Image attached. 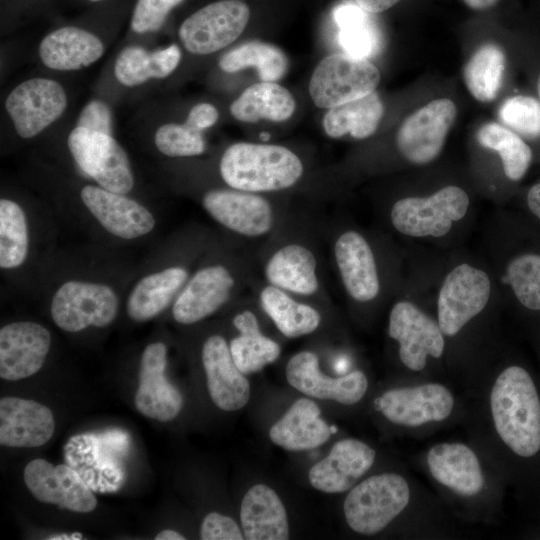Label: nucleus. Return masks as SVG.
I'll list each match as a JSON object with an SVG mask.
<instances>
[{"instance_id": "1", "label": "nucleus", "mask_w": 540, "mask_h": 540, "mask_svg": "<svg viewBox=\"0 0 540 540\" xmlns=\"http://www.w3.org/2000/svg\"><path fill=\"white\" fill-rule=\"evenodd\" d=\"M494 427L515 458L538 469L540 460V388L523 366L506 367L490 393Z\"/></svg>"}, {"instance_id": "2", "label": "nucleus", "mask_w": 540, "mask_h": 540, "mask_svg": "<svg viewBox=\"0 0 540 540\" xmlns=\"http://www.w3.org/2000/svg\"><path fill=\"white\" fill-rule=\"evenodd\" d=\"M219 171L229 187L262 193L292 187L302 177L304 166L299 156L285 146L240 141L225 149Z\"/></svg>"}, {"instance_id": "3", "label": "nucleus", "mask_w": 540, "mask_h": 540, "mask_svg": "<svg viewBox=\"0 0 540 540\" xmlns=\"http://www.w3.org/2000/svg\"><path fill=\"white\" fill-rule=\"evenodd\" d=\"M254 9L247 0H217L191 13L178 37L186 51L206 56L234 43L247 29Z\"/></svg>"}, {"instance_id": "4", "label": "nucleus", "mask_w": 540, "mask_h": 540, "mask_svg": "<svg viewBox=\"0 0 540 540\" xmlns=\"http://www.w3.org/2000/svg\"><path fill=\"white\" fill-rule=\"evenodd\" d=\"M409 499V485L401 475L370 476L347 495L343 505L346 522L359 534H376L406 508Z\"/></svg>"}, {"instance_id": "5", "label": "nucleus", "mask_w": 540, "mask_h": 540, "mask_svg": "<svg viewBox=\"0 0 540 540\" xmlns=\"http://www.w3.org/2000/svg\"><path fill=\"white\" fill-rule=\"evenodd\" d=\"M380 79L378 68L368 59L336 52L316 64L308 93L317 108L327 110L374 92Z\"/></svg>"}, {"instance_id": "6", "label": "nucleus", "mask_w": 540, "mask_h": 540, "mask_svg": "<svg viewBox=\"0 0 540 540\" xmlns=\"http://www.w3.org/2000/svg\"><path fill=\"white\" fill-rule=\"evenodd\" d=\"M470 204L468 194L449 185L428 197H406L394 203L390 218L394 228L410 237H442L461 220Z\"/></svg>"}, {"instance_id": "7", "label": "nucleus", "mask_w": 540, "mask_h": 540, "mask_svg": "<svg viewBox=\"0 0 540 540\" xmlns=\"http://www.w3.org/2000/svg\"><path fill=\"white\" fill-rule=\"evenodd\" d=\"M79 168L100 187L126 194L134 186L127 153L112 135L76 126L67 139Z\"/></svg>"}, {"instance_id": "8", "label": "nucleus", "mask_w": 540, "mask_h": 540, "mask_svg": "<svg viewBox=\"0 0 540 540\" xmlns=\"http://www.w3.org/2000/svg\"><path fill=\"white\" fill-rule=\"evenodd\" d=\"M117 311L118 299L109 286L83 281L62 284L51 302L55 324L68 332L107 326L115 319Z\"/></svg>"}, {"instance_id": "9", "label": "nucleus", "mask_w": 540, "mask_h": 540, "mask_svg": "<svg viewBox=\"0 0 540 540\" xmlns=\"http://www.w3.org/2000/svg\"><path fill=\"white\" fill-rule=\"evenodd\" d=\"M491 292L489 276L467 263L445 277L437 300L438 325L445 336L456 335L486 307Z\"/></svg>"}, {"instance_id": "10", "label": "nucleus", "mask_w": 540, "mask_h": 540, "mask_svg": "<svg viewBox=\"0 0 540 540\" xmlns=\"http://www.w3.org/2000/svg\"><path fill=\"white\" fill-rule=\"evenodd\" d=\"M68 98L63 86L49 78L36 77L14 87L5 100L16 133L32 138L57 121L65 112Z\"/></svg>"}, {"instance_id": "11", "label": "nucleus", "mask_w": 540, "mask_h": 540, "mask_svg": "<svg viewBox=\"0 0 540 540\" xmlns=\"http://www.w3.org/2000/svg\"><path fill=\"white\" fill-rule=\"evenodd\" d=\"M457 115L453 101L435 99L411 115L399 127L396 146L413 164H427L441 153L446 137Z\"/></svg>"}, {"instance_id": "12", "label": "nucleus", "mask_w": 540, "mask_h": 540, "mask_svg": "<svg viewBox=\"0 0 540 540\" xmlns=\"http://www.w3.org/2000/svg\"><path fill=\"white\" fill-rule=\"evenodd\" d=\"M388 333L399 343L401 362L412 371L423 370L428 356L440 358L444 352L439 325L411 302L400 301L392 307Z\"/></svg>"}, {"instance_id": "13", "label": "nucleus", "mask_w": 540, "mask_h": 540, "mask_svg": "<svg viewBox=\"0 0 540 540\" xmlns=\"http://www.w3.org/2000/svg\"><path fill=\"white\" fill-rule=\"evenodd\" d=\"M375 409L390 422L418 427L447 419L454 408V397L439 383H426L386 391L376 398Z\"/></svg>"}, {"instance_id": "14", "label": "nucleus", "mask_w": 540, "mask_h": 540, "mask_svg": "<svg viewBox=\"0 0 540 540\" xmlns=\"http://www.w3.org/2000/svg\"><path fill=\"white\" fill-rule=\"evenodd\" d=\"M24 482L43 503L78 513L91 512L97 505L96 497L80 475L64 464L54 466L44 459H34L25 466Z\"/></svg>"}, {"instance_id": "15", "label": "nucleus", "mask_w": 540, "mask_h": 540, "mask_svg": "<svg viewBox=\"0 0 540 540\" xmlns=\"http://www.w3.org/2000/svg\"><path fill=\"white\" fill-rule=\"evenodd\" d=\"M288 383L303 394L344 405L359 402L368 388L366 375L355 370L341 377L323 374L315 353L302 351L290 358L286 365Z\"/></svg>"}, {"instance_id": "16", "label": "nucleus", "mask_w": 540, "mask_h": 540, "mask_svg": "<svg viewBox=\"0 0 540 540\" xmlns=\"http://www.w3.org/2000/svg\"><path fill=\"white\" fill-rule=\"evenodd\" d=\"M202 205L218 223L244 236H261L272 228V207L257 193L233 188L210 190Z\"/></svg>"}, {"instance_id": "17", "label": "nucleus", "mask_w": 540, "mask_h": 540, "mask_svg": "<svg viewBox=\"0 0 540 540\" xmlns=\"http://www.w3.org/2000/svg\"><path fill=\"white\" fill-rule=\"evenodd\" d=\"M51 345L50 332L35 322H15L0 330V377L27 378L40 370Z\"/></svg>"}, {"instance_id": "18", "label": "nucleus", "mask_w": 540, "mask_h": 540, "mask_svg": "<svg viewBox=\"0 0 540 540\" xmlns=\"http://www.w3.org/2000/svg\"><path fill=\"white\" fill-rule=\"evenodd\" d=\"M167 348L164 343L149 344L143 351L135 405L144 416L161 422L174 419L183 398L165 376Z\"/></svg>"}, {"instance_id": "19", "label": "nucleus", "mask_w": 540, "mask_h": 540, "mask_svg": "<svg viewBox=\"0 0 540 540\" xmlns=\"http://www.w3.org/2000/svg\"><path fill=\"white\" fill-rule=\"evenodd\" d=\"M81 199L99 223L117 237L134 239L155 226L151 212L125 194L86 185L81 190Z\"/></svg>"}, {"instance_id": "20", "label": "nucleus", "mask_w": 540, "mask_h": 540, "mask_svg": "<svg viewBox=\"0 0 540 540\" xmlns=\"http://www.w3.org/2000/svg\"><path fill=\"white\" fill-rule=\"evenodd\" d=\"M207 387L213 403L224 411L244 407L250 398V385L236 366L226 340L210 336L202 348Z\"/></svg>"}, {"instance_id": "21", "label": "nucleus", "mask_w": 540, "mask_h": 540, "mask_svg": "<svg viewBox=\"0 0 540 540\" xmlns=\"http://www.w3.org/2000/svg\"><path fill=\"white\" fill-rule=\"evenodd\" d=\"M375 456V450L358 439L340 440L325 458L311 467L309 481L325 493L344 492L371 468Z\"/></svg>"}, {"instance_id": "22", "label": "nucleus", "mask_w": 540, "mask_h": 540, "mask_svg": "<svg viewBox=\"0 0 540 540\" xmlns=\"http://www.w3.org/2000/svg\"><path fill=\"white\" fill-rule=\"evenodd\" d=\"M55 429L52 412L46 406L18 397L0 400V443L8 447H39Z\"/></svg>"}, {"instance_id": "23", "label": "nucleus", "mask_w": 540, "mask_h": 540, "mask_svg": "<svg viewBox=\"0 0 540 540\" xmlns=\"http://www.w3.org/2000/svg\"><path fill=\"white\" fill-rule=\"evenodd\" d=\"M234 278L222 265L200 269L189 280L173 305V317L193 324L216 312L230 297Z\"/></svg>"}, {"instance_id": "24", "label": "nucleus", "mask_w": 540, "mask_h": 540, "mask_svg": "<svg viewBox=\"0 0 540 540\" xmlns=\"http://www.w3.org/2000/svg\"><path fill=\"white\" fill-rule=\"evenodd\" d=\"M336 263L347 293L356 301L373 300L380 282L372 249L356 231L339 236L334 246Z\"/></svg>"}, {"instance_id": "25", "label": "nucleus", "mask_w": 540, "mask_h": 540, "mask_svg": "<svg viewBox=\"0 0 540 540\" xmlns=\"http://www.w3.org/2000/svg\"><path fill=\"white\" fill-rule=\"evenodd\" d=\"M103 42L93 33L75 26H64L47 34L40 42L41 62L56 71H75L98 61L104 54Z\"/></svg>"}, {"instance_id": "26", "label": "nucleus", "mask_w": 540, "mask_h": 540, "mask_svg": "<svg viewBox=\"0 0 540 540\" xmlns=\"http://www.w3.org/2000/svg\"><path fill=\"white\" fill-rule=\"evenodd\" d=\"M432 477L462 496L478 494L484 485L480 462L474 451L462 443H439L427 454Z\"/></svg>"}, {"instance_id": "27", "label": "nucleus", "mask_w": 540, "mask_h": 540, "mask_svg": "<svg viewBox=\"0 0 540 540\" xmlns=\"http://www.w3.org/2000/svg\"><path fill=\"white\" fill-rule=\"evenodd\" d=\"M292 92L279 82L259 81L247 86L230 104V115L238 122L284 123L296 111Z\"/></svg>"}, {"instance_id": "28", "label": "nucleus", "mask_w": 540, "mask_h": 540, "mask_svg": "<svg viewBox=\"0 0 540 540\" xmlns=\"http://www.w3.org/2000/svg\"><path fill=\"white\" fill-rule=\"evenodd\" d=\"M320 413L314 401L298 399L270 428L271 441L288 451L309 450L322 445L332 432Z\"/></svg>"}, {"instance_id": "29", "label": "nucleus", "mask_w": 540, "mask_h": 540, "mask_svg": "<svg viewBox=\"0 0 540 540\" xmlns=\"http://www.w3.org/2000/svg\"><path fill=\"white\" fill-rule=\"evenodd\" d=\"M241 526L247 540H287L289 525L285 507L270 487L257 484L244 495Z\"/></svg>"}, {"instance_id": "30", "label": "nucleus", "mask_w": 540, "mask_h": 540, "mask_svg": "<svg viewBox=\"0 0 540 540\" xmlns=\"http://www.w3.org/2000/svg\"><path fill=\"white\" fill-rule=\"evenodd\" d=\"M383 115V102L374 91L325 110L321 126L325 135L332 139L347 135L366 139L376 132Z\"/></svg>"}, {"instance_id": "31", "label": "nucleus", "mask_w": 540, "mask_h": 540, "mask_svg": "<svg viewBox=\"0 0 540 540\" xmlns=\"http://www.w3.org/2000/svg\"><path fill=\"white\" fill-rule=\"evenodd\" d=\"M314 254L303 245L289 244L277 250L265 266L268 282L282 290L312 295L319 288Z\"/></svg>"}, {"instance_id": "32", "label": "nucleus", "mask_w": 540, "mask_h": 540, "mask_svg": "<svg viewBox=\"0 0 540 540\" xmlns=\"http://www.w3.org/2000/svg\"><path fill=\"white\" fill-rule=\"evenodd\" d=\"M182 58L178 45L149 52L141 46H128L117 56L114 75L126 87H135L150 79H163L172 74Z\"/></svg>"}, {"instance_id": "33", "label": "nucleus", "mask_w": 540, "mask_h": 540, "mask_svg": "<svg viewBox=\"0 0 540 540\" xmlns=\"http://www.w3.org/2000/svg\"><path fill=\"white\" fill-rule=\"evenodd\" d=\"M218 67L224 73L254 69L259 81L279 82L289 70V59L277 45L262 40L243 42L223 53Z\"/></svg>"}, {"instance_id": "34", "label": "nucleus", "mask_w": 540, "mask_h": 540, "mask_svg": "<svg viewBox=\"0 0 540 540\" xmlns=\"http://www.w3.org/2000/svg\"><path fill=\"white\" fill-rule=\"evenodd\" d=\"M187 271L170 267L142 278L133 288L127 302V312L135 321H147L168 307L185 283Z\"/></svg>"}, {"instance_id": "35", "label": "nucleus", "mask_w": 540, "mask_h": 540, "mask_svg": "<svg viewBox=\"0 0 540 540\" xmlns=\"http://www.w3.org/2000/svg\"><path fill=\"white\" fill-rule=\"evenodd\" d=\"M233 324L240 335L230 341L229 349L243 374L258 372L278 359L281 352L279 344L261 333L253 312L245 310L238 313Z\"/></svg>"}, {"instance_id": "36", "label": "nucleus", "mask_w": 540, "mask_h": 540, "mask_svg": "<svg viewBox=\"0 0 540 540\" xmlns=\"http://www.w3.org/2000/svg\"><path fill=\"white\" fill-rule=\"evenodd\" d=\"M260 304L279 331L288 338L312 333L321 321L316 309L295 301L282 289L273 285L262 289Z\"/></svg>"}, {"instance_id": "37", "label": "nucleus", "mask_w": 540, "mask_h": 540, "mask_svg": "<svg viewBox=\"0 0 540 540\" xmlns=\"http://www.w3.org/2000/svg\"><path fill=\"white\" fill-rule=\"evenodd\" d=\"M505 54L494 43L481 45L463 68V79L470 94L480 102L493 101L502 86Z\"/></svg>"}, {"instance_id": "38", "label": "nucleus", "mask_w": 540, "mask_h": 540, "mask_svg": "<svg viewBox=\"0 0 540 540\" xmlns=\"http://www.w3.org/2000/svg\"><path fill=\"white\" fill-rule=\"evenodd\" d=\"M477 140L481 146L498 152L507 178L513 181L523 178L530 166L532 151L517 133L491 122L479 128Z\"/></svg>"}, {"instance_id": "39", "label": "nucleus", "mask_w": 540, "mask_h": 540, "mask_svg": "<svg viewBox=\"0 0 540 540\" xmlns=\"http://www.w3.org/2000/svg\"><path fill=\"white\" fill-rule=\"evenodd\" d=\"M369 15L353 3L340 7L335 14L339 42L345 53L368 59L378 49L379 37Z\"/></svg>"}, {"instance_id": "40", "label": "nucleus", "mask_w": 540, "mask_h": 540, "mask_svg": "<svg viewBox=\"0 0 540 540\" xmlns=\"http://www.w3.org/2000/svg\"><path fill=\"white\" fill-rule=\"evenodd\" d=\"M28 230L25 214L14 201L0 200V267L15 268L26 259Z\"/></svg>"}, {"instance_id": "41", "label": "nucleus", "mask_w": 540, "mask_h": 540, "mask_svg": "<svg viewBox=\"0 0 540 540\" xmlns=\"http://www.w3.org/2000/svg\"><path fill=\"white\" fill-rule=\"evenodd\" d=\"M522 306L540 312V255L522 254L507 265L503 277Z\"/></svg>"}, {"instance_id": "42", "label": "nucleus", "mask_w": 540, "mask_h": 540, "mask_svg": "<svg viewBox=\"0 0 540 540\" xmlns=\"http://www.w3.org/2000/svg\"><path fill=\"white\" fill-rule=\"evenodd\" d=\"M154 142L157 149L169 157L198 156L206 150L203 132L185 122L161 125L155 132Z\"/></svg>"}, {"instance_id": "43", "label": "nucleus", "mask_w": 540, "mask_h": 540, "mask_svg": "<svg viewBox=\"0 0 540 540\" xmlns=\"http://www.w3.org/2000/svg\"><path fill=\"white\" fill-rule=\"evenodd\" d=\"M499 118L524 137L540 136V101L533 97L517 95L506 99L500 106Z\"/></svg>"}, {"instance_id": "44", "label": "nucleus", "mask_w": 540, "mask_h": 540, "mask_svg": "<svg viewBox=\"0 0 540 540\" xmlns=\"http://www.w3.org/2000/svg\"><path fill=\"white\" fill-rule=\"evenodd\" d=\"M184 0H137L130 27L137 34L158 31L170 12Z\"/></svg>"}, {"instance_id": "45", "label": "nucleus", "mask_w": 540, "mask_h": 540, "mask_svg": "<svg viewBox=\"0 0 540 540\" xmlns=\"http://www.w3.org/2000/svg\"><path fill=\"white\" fill-rule=\"evenodd\" d=\"M76 126L112 135L113 116L110 107L102 100L89 101L81 110Z\"/></svg>"}, {"instance_id": "46", "label": "nucleus", "mask_w": 540, "mask_h": 540, "mask_svg": "<svg viewBox=\"0 0 540 540\" xmlns=\"http://www.w3.org/2000/svg\"><path fill=\"white\" fill-rule=\"evenodd\" d=\"M200 536L203 540H242L244 534L230 517L211 512L203 519Z\"/></svg>"}, {"instance_id": "47", "label": "nucleus", "mask_w": 540, "mask_h": 540, "mask_svg": "<svg viewBox=\"0 0 540 540\" xmlns=\"http://www.w3.org/2000/svg\"><path fill=\"white\" fill-rule=\"evenodd\" d=\"M219 116V111L215 105L209 102H200L191 107L185 123L203 132L205 129L214 126Z\"/></svg>"}, {"instance_id": "48", "label": "nucleus", "mask_w": 540, "mask_h": 540, "mask_svg": "<svg viewBox=\"0 0 540 540\" xmlns=\"http://www.w3.org/2000/svg\"><path fill=\"white\" fill-rule=\"evenodd\" d=\"M402 0H350L368 14H380L399 4Z\"/></svg>"}, {"instance_id": "49", "label": "nucleus", "mask_w": 540, "mask_h": 540, "mask_svg": "<svg viewBox=\"0 0 540 540\" xmlns=\"http://www.w3.org/2000/svg\"><path fill=\"white\" fill-rule=\"evenodd\" d=\"M527 205L530 211L540 220V182L534 184L528 190Z\"/></svg>"}, {"instance_id": "50", "label": "nucleus", "mask_w": 540, "mask_h": 540, "mask_svg": "<svg viewBox=\"0 0 540 540\" xmlns=\"http://www.w3.org/2000/svg\"><path fill=\"white\" fill-rule=\"evenodd\" d=\"M472 10L486 11L497 6L500 0H462Z\"/></svg>"}, {"instance_id": "51", "label": "nucleus", "mask_w": 540, "mask_h": 540, "mask_svg": "<svg viewBox=\"0 0 540 540\" xmlns=\"http://www.w3.org/2000/svg\"><path fill=\"white\" fill-rule=\"evenodd\" d=\"M156 540H184L185 537L180 533L172 529H165L159 532L156 537Z\"/></svg>"}, {"instance_id": "52", "label": "nucleus", "mask_w": 540, "mask_h": 540, "mask_svg": "<svg viewBox=\"0 0 540 540\" xmlns=\"http://www.w3.org/2000/svg\"><path fill=\"white\" fill-rule=\"evenodd\" d=\"M537 89H538V95H539V100H540V75L537 82Z\"/></svg>"}, {"instance_id": "53", "label": "nucleus", "mask_w": 540, "mask_h": 540, "mask_svg": "<svg viewBox=\"0 0 540 540\" xmlns=\"http://www.w3.org/2000/svg\"><path fill=\"white\" fill-rule=\"evenodd\" d=\"M90 2H99V1H103V0H88Z\"/></svg>"}]
</instances>
